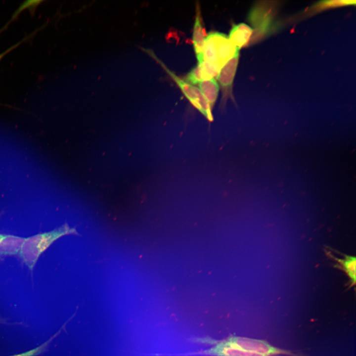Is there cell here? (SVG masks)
<instances>
[{"instance_id": "obj_1", "label": "cell", "mask_w": 356, "mask_h": 356, "mask_svg": "<svg viewBox=\"0 0 356 356\" xmlns=\"http://www.w3.org/2000/svg\"><path fill=\"white\" fill-rule=\"evenodd\" d=\"M203 353L214 356H268L286 353L264 341L240 337L222 340Z\"/></svg>"}, {"instance_id": "obj_2", "label": "cell", "mask_w": 356, "mask_h": 356, "mask_svg": "<svg viewBox=\"0 0 356 356\" xmlns=\"http://www.w3.org/2000/svg\"><path fill=\"white\" fill-rule=\"evenodd\" d=\"M77 234L74 228L67 223L52 230L38 233L26 238L19 255L25 265L32 272L41 255L60 237L67 234Z\"/></svg>"}, {"instance_id": "obj_3", "label": "cell", "mask_w": 356, "mask_h": 356, "mask_svg": "<svg viewBox=\"0 0 356 356\" xmlns=\"http://www.w3.org/2000/svg\"><path fill=\"white\" fill-rule=\"evenodd\" d=\"M237 50L225 34L218 32H211L205 41L204 61L220 70Z\"/></svg>"}, {"instance_id": "obj_4", "label": "cell", "mask_w": 356, "mask_h": 356, "mask_svg": "<svg viewBox=\"0 0 356 356\" xmlns=\"http://www.w3.org/2000/svg\"><path fill=\"white\" fill-rule=\"evenodd\" d=\"M144 50L159 61V63L167 73L176 82L192 106L200 112L209 122H212L214 119L212 113L213 109L211 108L199 89L187 83L183 79H181L177 76L175 73L166 67L161 61L158 60L155 55L152 53V51L147 49Z\"/></svg>"}, {"instance_id": "obj_5", "label": "cell", "mask_w": 356, "mask_h": 356, "mask_svg": "<svg viewBox=\"0 0 356 356\" xmlns=\"http://www.w3.org/2000/svg\"><path fill=\"white\" fill-rule=\"evenodd\" d=\"M239 51L237 50L234 56L220 69L217 78L222 88L227 90L232 87L236 72Z\"/></svg>"}, {"instance_id": "obj_6", "label": "cell", "mask_w": 356, "mask_h": 356, "mask_svg": "<svg viewBox=\"0 0 356 356\" xmlns=\"http://www.w3.org/2000/svg\"><path fill=\"white\" fill-rule=\"evenodd\" d=\"M205 39V30L201 23L199 8L197 7L193 27V42L198 64H201L204 61V47Z\"/></svg>"}, {"instance_id": "obj_7", "label": "cell", "mask_w": 356, "mask_h": 356, "mask_svg": "<svg viewBox=\"0 0 356 356\" xmlns=\"http://www.w3.org/2000/svg\"><path fill=\"white\" fill-rule=\"evenodd\" d=\"M253 33V30L245 23L233 25L229 35L228 38L236 49L246 46Z\"/></svg>"}, {"instance_id": "obj_8", "label": "cell", "mask_w": 356, "mask_h": 356, "mask_svg": "<svg viewBox=\"0 0 356 356\" xmlns=\"http://www.w3.org/2000/svg\"><path fill=\"white\" fill-rule=\"evenodd\" d=\"M326 254L330 258L333 259L337 263L334 267L343 270L347 274L349 279V285L350 287L356 284V257L354 256L342 254V258H339L335 256L331 252L326 251Z\"/></svg>"}, {"instance_id": "obj_9", "label": "cell", "mask_w": 356, "mask_h": 356, "mask_svg": "<svg viewBox=\"0 0 356 356\" xmlns=\"http://www.w3.org/2000/svg\"><path fill=\"white\" fill-rule=\"evenodd\" d=\"M26 238L0 233V255L10 256L19 253Z\"/></svg>"}, {"instance_id": "obj_10", "label": "cell", "mask_w": 356, "mask_h": 356, "mask_svg": "<svg viewBox=\"0 0 356 356\" xmlns=\"http://www.w3.org/2000/svg\"><path fill=\"white\" fill-rule=\"evenodd\" d=\"M199 89L213 109L219 91V86L214 79L202 81L199 83Z\"/></svg>"}, {"instance_id": "obj_11", "label": "cell", "mask_w": 356, "mask_h": 356, "mask_svg": "<svg viewBox=\"0 0 356 356\" xmlns=\"http://www.w3.org/2000/svg\"><path fill=\"white\" fill-rule=\"evenodd\" d=\"M200 67V72L202 81L210 80L217 77L220 69L216 66L204 61L201 64H198Z\"/></svg>"}, {"instance_id": "obj_12", "label": "cell", "mask_w": 356, "mask_h": 356, "mask_svg": "<svg viewBox=\"0 0 356 356\" xmlns=\"http://www.w3.org/2000/svg\"><path fill=\"white\" fill-rule=\"evenodd\" d=\"M66 323L67 324V323L66 322L60 329V330L58 332H57L53 336L51 337L49 339H48L47 341H46L45 342L41 345L39 347L32 350H29L27 352L11 356H37L39 354L42 353L46 349L47 346L52 341V340L60 333L62 329L65 328Z\"/></svg>"}, {"instance_id": "obj_13", "label": "cell", "mask_w": 356, "mask_h": 356, "mask_svg": "<svg viewBox=\"0 0 356 356\" xmlns=\"http://www.w3.org/2000/svg\"><path fill=\"white\" fill-rule=\"evenodd\" d=\"M355 0H327L323 1L318 4L315 8L317 9H324L326 8L342 6L349 4H355Z\"/></svg>"}, {"instance_id": "obj_14", "label": "cell", "mask_w": 356, "mask_h": 356, "mask_svg": "<svg viewBox=\"0 0 356 356\" xmlns=\"http://www.w3.org/2000/svg\"><path fill=\"white\" fill-rule=\"evenodd\" d=\"M184 80L191 85L198 84L202 81L200 75V67L198 64L190 71L186 75Z\"/></svg>"}, {"instance_id": "obj_15", "label": "cell", "mask_w": 356, "mask_h": 356, "mask_svg": "<svg viewBox=\"0 0 356 356\" xmlns=\"http://www.w3.org/2000/svg\"><path fill=\"white\" fill-rule=\"evenodd\" d=\"M23 41L20 42L19 43L15 44V45H13L12 46L8 48L6 50L3 51V52L1 53L0 54V60L4 57V55H5L6 54H7L9 52L11 51L13 49H14L16 47L18 46Z\"/></svg>"}]
</instances>
